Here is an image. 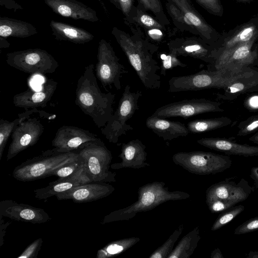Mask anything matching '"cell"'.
Listing matches in <instances>:
<instances>
[{
	"label": "cell",
	"mask_w": 258,
	"mask_h": 258,
	"mask_svg": "<svg viewBox=\"0 0 258 258\" xmlns=\"http://www.w3.org/2000/svg\"><path fill=\"white\" fill-rule=\"evenodd\" d=\"M221 104L205 98L185 99L170 103L157 108L153 114L160 118L180 117L186 118L208 112H222Z\"/></svg>",
	"instance_id": "obj_13"
},
{
	"label": "cell",
	"mask_w": 258,
	"mask_h": 258,
	"mask_svg": "<svg viewBox=\"0 0 258 258\" xmlns=\"http://www.w3.org/2000/svg\"><path fill=\"white\" fill-rule=\"evenodd\" d=\"M250 177L254 181L253 187L254 189H256L258 187V166L251 168Z\"/></svg>",
	"instance_id": "obj_51"
},
{
	"label": "cell",
	"mask_w": 258,
	"mask_h": 258,
	"mask_svg": "<svg viewBox=\"0 0 258 258\" xmlns=\"http://www.w3.org/2000/svg\"><path fill=\"white\" fill-rule=\"evenodd\" d=\"M257 34V30L254 25H244L225 40L223 44V49L229 48L240 43L251 41L255 39Z\"/></svg>",
	"instance_id": "obj_33"
},
{
	"label": "cell",
	"mask_w": 258,
	"mask_h": 258,
	"mask_svg": "<svg viewBox=\"0 0 258 258\" xmlns=\"http://www.w3.org/2000/svg\"><path fill=\"white\" fill-rule=\"evenodd\" d=\"M23 117V113L19 114L18 117L12 121L1 118L0 119V161L10 136Z\"/></svg>",
	"instance_id": "obj_36"
},
{
	"label": "cell",
	"mask_w": 258,
	"mask_h": 258,
	"mask_svg": "<svg viewBox=\"0 0 258 258\" xmlns=\"http://www.w3.org/2000/svg\"><path fill=\"white\" fill-rule=\"evenodd\" d=\"M50 27L55 38L76 44H84L92 41L94 36L89 32L68 24L51 20Z\"/></svg>",
	"instance_id": "obj_25"
},
{
	"label": "cell",
	"mask_w": 258,
	"mask_h": 258,
	"mask_svg": "<svg viewBox=\"0 0 258 258\" xmlns=\"http://www.w3.org/2000/svg\"><path fill=\"white\" fill-rule=\"evenodd\" d=\"M79 157L76 151L60 152L53 148L22 162L14 168L12 175L15 179L22 182L44 178L51 176L55 169Z\"/></svg>",
	"instance_id": "obj_4"
},
{
	"label": "cell",
	"mask_w": 258,
	"mask_h": 258,
	"mask_svg": "<svg viewBox=\"0 0 258 258\" xmlns=\"http://www.w3.org/2000/svg\"><path fill=\"white\" fill-rule=\"evenodd\" d=\"M245 107L250 111L258 110V95H252L248 97L244 101Z\"/></svg>",
	"instance_id": "obj_47"
},
{
	"label": "cell",
	"mask_w": 258,
	"mask_h": 258,
	"mask_svg": "<svg viewBox=\"0 0 258 258\" xmlns=\"http://www.w3.org/2000/svg\"><path fill=\"white\" fill-rule=\"evenodd\" d=\"M199 226L185 235L167 258H190L201 239Z\"/></svg>",
	"instance_id": "obj_28"
},
{
	"label": "cell",
	"mask_w": 258,
	"mask_h": 258,
	"mask_svg": "<svg viewBox=\"0 0 258 258\" xmlns=\"http://www.w3.org/2000/svg\"><path fill=\"white\" fill-rule=\"evenodd\" d=\"M99 2L102 4V7L104 8V10L106 11V9H105V7H104V5H103V3L101 0H99Z\"/></svg>",
	"instance_id": "obj_56"
},
{
	"label": "cell",
	"mask_w": 258,
	"mask_h": 258,
	"mask_svg": "<svg viewBox=\"0 0 258 258\" xmlns=\"http://www.w3.org/2000/svg\"><path fill=\"white\" fill-rule=\"evenodd\" d=\"M124 15V18L128 17L130 12L134 6V0H108Z\"/></svg>",
	"instance_id": "obj_45"
},
{
	"label": "cell",
	"mask_w": 258,
	"mask_h": 258,
	"mask_svg": "<svg viewBox=\"0 0 258 258\" xmlns=\"http://www.w3.org/2000/svg\"><path fill=\"white\" fill-rule=\"evenodd\" d=\"M133 35L114 27L111 34L124 53L131 65L145 87L158 89L161 78L157 73L160 67L153 57L159 47L143 35L132 31Z\"/></svg>",
	"instance_id": "obj_1"
},
{
	"label": "cell",
	"mask_w": 258,
	"mask_h": 258,
	"mask_svg": "<svg viewBox=\"0 0 258 258\" xmlns=\"http://www.w3.org/2000/svg\"><path fill=\"white\" fill-rule=\"evenodd\" d=\"M146 146L139 139L132 140L122 144L120 154L118 157L121 159L119 163L111 164L112 169L129 168L140 169L150 165L146 162L147 153Z\"/></svg>",
	"instance_id": "obj_21"
},
{
	"label": "cell",
	"mask_w": 258,
	"mask_h": 258,
	"mask_svg": "<svg viewBox=\"0 0 258 258\" xmlns=\"http://www.w3.org/2000/svg\"><path fill=\"white\" fill-rule=\"evenodd\" d=\"M10 45V43L6 40V38L0 37V48H8Z\"/></svg>",
	"instance_id": "obj_53"
},
{
	"label": "cell",
	"mask_w": 258,
	"mask_h": 258,
	"mask_svg": "<svg viewBox=\"0 0 258 258\" xmlns=\"http://www.w3.org/2000/svg\"><path fill=\"white\" fill-rule=\"evenodd\" d=\"M57 86V82L52 79H47L39 90L28 89L15 94L13 103L16 107L24 108L45 107L53 95Z\"/></svg>",
	"instance_id": "obj_19"
},
{
	"label": "cell",
	"mask_w": 258,
	"mask_h": 258,
	"mask_svg": "<svg viewBox=\"0 0 258 258\" xmlns=\"http://www.w3.org/2000/svg\"><path fill=\"white\" fill-rule=\"evenodd\" d=\"M199 5L210 13L221 16L223 8L219 0H195Z\"/></svg>",
	"instance_id": "obj_42"
},
{
	"label": "cell",
	"mask_w": 258,
	"mask_h": 258,
	"mask_svg": "<svg viewBox=\"0 0 258 258\" xmlns=\"http://www.w3.org/2000/svg\"><path fill=\"white\" fill-rule=\"evenodd\" d=\"M142 95L139 91L132 92L130 86L126 85L116 110L106 124L101 128L102 134L109 142L117 143L120 137L133 130L127 121L139 110L138 103Z\"/></svg>",
	"instance_id": "obj_7"
},
{
	"label": "cell",
	"mask_w": 258,
	"mask_h": 258,
	"mask_svg": "<svg viewBox=\"0 0 258 258\" xmlns=\"http://www.w3.org/2000/svg\"><path fill=\"white\" fill-rule=\"evenodd\" d=\"M114 190L107 182H91L74 187L55 197L58 200H72L75 203H83L106 198Z\"/></svg>",
	"instance_id": "obj_17"
},
{
	"label": "cell",
	"mask_w": 258,
	"mask_h": 258,
	"mask_svg": "<svg viewBox=\"0 0 258 258\" xmlns=\"http://www.w3.org/2000/svg\"><path fill=\"white\" fill-rule=\"evenodd\" d=\"M175 4L180 10L194 9L190 0H169Z\"/></svg>",
	"instance_id": "obj_50"
},
{
	"label": "cell",
	"mask_w": 258,
	"mask_h": 258,
	"mask_svg": "<svg viewBox=\"0 0 258 258\" xmlns=\"http://www.w3.org/2000/svg\"><path fill=\"white\" fill-rule=\"evenodd\" d=\"M231 122V120L227 117L198 119L189 121L187 127L190 133L199 134L226 126Z\"/></svg>",
	"instance_id": "obj_31"
},
{
	"label": "cell",
	"mask_w": 258,
	"mask_h": 258,
	"mask_svg": "<svg viewBox=\"0 0 258 258\" xmlns=\"http://www.w3.org/2000/svg\"><path fill=\"white\" fill-rule=\"evenodd\" d=\"M183 224H181L170 235L167 240L157 248L149 256L150 258H167L173 250L175 242L183 230Z\"/></svg>",
	"instance_id": "obj_35"
},
{
	"label": "cell",
	"mask_w": 258,
	"mask_h": 258,
	"mask_svg": "<svg viewBox=\"0 0 258 258\" xmlns=\"http://www.w3.org/2000/svg\"><path fill=\"white\" fill-rule=\"evenodd\" d=\"M36 108L23 112V117L11 135L12 141L7 155L9 161L22 151L34 145L43 134L44 126L40 119L30 117Z\"/></svg>",
	"instance_id": "obj_11"
},
{
	"label": "cell",
	"mask_w": 258,
	"mask_h": 258,
	"mask_svg": "<svg viewBox=\"0 0 258 258\" xmlns=\"http://www.w3.org/2000/svg\"><path fill=\"white\" fill-rule=\"evenodd\" d=\"M197 142L203 146L227 155L244 157L258 156V147L239 144L226 139L203 138L199 139Z\"/></svg>",
	"instance_id": "obj_23"
},
{
	"label": "cell",
	"mask_w": 258,
	"mask_h": 258,
	"mask_svg": "<svg viewBox=\"0 0 258 258\" xmlns=\"http://www.w3.org/2000/svg\"><path fill=\"white\" fill-rule=\"evenodd\" d=\"M89 182L91 181L86 174L83 165L73 175L64 179H57L44 187L34 189V196L38 200H46L74 187Z\"/></svg>",
	"instance_id": "obj_22"
},
{
	"label": "cell",
	"mask_w": 258,
	"mask_h": 258,
	"mask_svg": "<svg viewBox=\"0 0 258 258\" xmlns=\"http://www.w3.org/2000/svg\"><path fill=\"white\" fill-rule=\"evenodd\" d=\"M211 258H224V256L219 248H217L213 250L210 255Z\"/></svg>",
	"instance_id": "obj_52"
},
{
	"label": "cell",
	"mask_w": 258,
	"mask_h": 258,
	"mask_svg": "<svg viewBox=\"0 0 258 258\" xmlns=\"http://www.w3.org/2000/svg\"><path fill=\"white\" fill-rule=\"evenodd\" d=\"M249 140L254 143L258 144V132L250 137Z\"/></svg>",
	"instance_id": "obj_55"
},
{
	"label": "cell",
	"mask_w": 258,
	"mask_h": 258,
	"mask_svg": "<svg viewBox=\"0 0 258 258\" xmlns=\"http://www.w3.org/2000/svg\"><path fill=\"white\" fill-rule=\"evenodd\" d=\"M165 185L163 181H155L141 186L138 189L137 201L106 215L101 223L104 224L128 220L133 218L137 213L151 210L164 203L185 200L190 197V195L186 192L179 190L170 191Z\"/></svg>",
	"instance_id": "obj_3"
},
{
	"label": "cell",
	"mask_w": 258,
	"mask_h": 258,
	"mask_svg": "<svg viewBox=\"0 0 258 258\" xmlns=\"http://www.w3.org/2000/svg\"><path fill=\"white\" fill-rule=\"evenodd\" d=\"M167 13L175 27L181 32H188L198 36V32L183 12L173 3L167 0L165 4Z\"/></svg>",
	"instance_id": "obj_32"
},
{
	"label": "cell",
	"mask_w": 258,
	"mask_h": 258,
	"mask_svg": "<svg viewBox=\"0 0 258 258\" xmlns=\"http://www.w3.org/2000/svg\"><path fill=\"white\" fill-rule=\"evenodd\" d=\"M44 3L54 13L63 17L91 22L99 21L94 10L77 0H44Z\"/></svg>",
	"instance_id": "obj_20"
},
{
	"label": "cell",
	"mask_w": 258,
	"mask_h": 258,
	"mask_svg": "<svg viewBox=\"0 0 258 258\" xmlns=\"http://www.w3.org/2000/svg\"><path fill=\"white\" fill-rule=\"evenodd\" d=\"M0 246L1 247L4 243L5 236L7 227L11 224L10 221L6 222L3 217H0Z\"/></svg>",
	"instance_id": "obj_48"
},
{
	"label": "cell",
	"mask_w": 258,
	"mask_h": 258,
	"mask_svg": "<svg viewBox=\"0 0 258 258\" xmlns=\"http://www.w3.org/2000/svg\"><path fill=\"white\" fill-rule=\"evenodd\" d=\"M138 5L145 11L151 12L161 24L165 26L170 24L163 10L161 0H138Z\"/></svg>",
	"instance_id": "obj_34"
},
{
	"label": "cell",
	"mask_w": 258,
	"mask_h": 258,
	"mask_svg": "<svg viewBox=\"0 0 258 258\" xmlns=\"http://www.w3.org/2000/svg\"><path fill=\"white\" fill-rule=\"evenodd\" d=\"M247 258H258V251H250L246 255Z\"/></svg>",
	"instance_id": "obj_54"
},
{
	"label": "cell",
	"mask_w": 258,
	"mask_h": 258,
	"mask_svg": "<svg viewBox=\"0 0 258 258\" xmlns=\"http://www.w3.org/2000/svg\"><path fill=\"white\" fill-rule=\"evenodd\" d=\"M38 33L31 23L7 17H0V37L26 38Z\"/></svg>",
	"instance_id": "obj_26"
},
{
	"label": "cell",
	"mask_w": 258,
	"mask_h": 258,
	"mask_svg": "<svg viewBox=\"0 0 258 258\" xmlns=\"http://www.w3.org/2000/svg\"><path fill=\"white\" fill-rule=\"evenodd\" d=\"M244 210V206L242 205L234 206L224 212L219 214L213 223L212 231H216L224 226L231 222L236 216L239 215Z\"/></svg>",
	"instance_id": "obj_37"
},
{
	"label": "cell",
	"mask_w": 258,
	"mask_h": 258,
	"mask_svg": "<svg viewBox=\"0 0 258 258\" xmlns=\"http://www.w3.org/2000/svg\"><path fill=\"white\" fill-rule=\"evenodd\" d=\"M207 42L200 37H184L171 40L167 46L169 50L178 56H189L208 62L212 57L213 51Z\"/></svg>",
	"instance_id": "obj_18"
},
{
	"label": "cell",
	"mask_w": 258,
	"mask_h": 258,
	"mask_svg": "<svg viewBox=\"0 0 258 258\" xmlns=\"http://www.w3.org/2000/svg\"><path fill=\"white\" fill-rule=\"evenodd\" d=\"M82 160L91 182H114L115 172L109 170L112 156L99 138L85 143L75 151Z\"/></svg>",
	"instance_id": "obj_6"
},
{
	"label": "cell",
	"mask_w": 258,
	"mask_h": 258,
	"mask_svg": "<svg viewBox=\"0 0 258 258\" xmlns=\"http://www.w3.org/2000/svg\"><path fill=\"white\" fill-rule=\"evenodd\" d=\"M0 217L32 224L44 223L51 219L49 214L43 209L18 203L11 200L0 202Z\"/></svg>",
	"instance_id": "obj_14"
},
{
	"label": "cell",
	"mask_w": 258,
	"mask_h": 258,
	"mask_svg": "<svg viewBox=\"0 0 258 258\" xmlns=\"http://www.w3.org/2000/svg\"><path fill=\"white\" fill-rule=\"evenodd\" d=\"M124 21L129 27L135 26V28H142L144 31L152 29H160L165 31L167 30L166 26L138 5L133 7L128 17L124 18Z\"/></svg>",
	"instance_id": "obj_27"
},
{
	"label": "cell",
	"mask_w": 258,
	"mask_h": 258,
	"mask_svg": "<svg viewBox=\"0 0 258 258\" xmlns=\"http://www.w3.org/2000/svg\"><path fill=\"white\" fill-rule=\"evenodd\" d=\"M94 69V64L87 66L79 79L75 104L85 114L91 118L98 128H101L113 114L115 94L101 91Z\"/></svg>",
	"instance_id": "obj_2"
},
{
	"label": "cell",
	"mask_w": 258,
	"mask_h": 258,
	"mask_svg": "<svg viewBox=\"0 0 258 258\" xmlns=\"http://www.w3.org/2000/svg\"><path fill=\"white\" fill-rule=\"evenodd\" d=\"M208 207L212 213H217L223 212L235 206L236 202L224 200L219 199H213L206 201Z\"/></svg>",
	"instance_id": "obj_41"
},
{
	"label": "cell",
	"mask_w": 258,
	"mask_h": 258,
	"mask_svg": "<svg viewBox=\"0 0 258 258\" xmlns=\"http://www.w3.org/2000/svg\"><path fill=\"white\" fill-rule=\"evenodd\" d=\"M258 230V216L250 218L239 225L235 229L234 234H246Z\"/></svg>",
	"instance_id": "obj_44"
},
{
	"label": "cell",
	"mask_w": 258,
	"mask_h": 258,
	"mask_svg": "<svg viewBox=\"0 0 258 258\" xmlns=\"http://www.w3.org/2000/svg\"><path fill=\"white\" fill-rule=\"evenodd\" d=\"M234 178H228L210 186L206 191V201L213 199L233 201L237 203L246 200L252 188L244 178L236 183Z\"/></svg>",
	"instance_id": "obj_15"
},
{
	"label": "cell",
	"mask_w": 258,
	"mask_h": 258,
	"mask_svg": "<svg viewBox=\"0 0 258 258\" xmlns=\"http://www.w3.org/2000/svg\"><path fill=\"white\" fill-rule=\"evenodd\" d=\"M98 138L97 135L89 131L75 126L63 125L57 130L52 145L58 152H73L82 144Z\"/></svg>",
	"instance_id": "obj_16"
},
{
	"label": "cell",
	"mask_w": 258,
	"mask_h": 258,
	"mask_svg": "<svg viewBox=\"0 0 258 258\" xmlns=\"http://www.w3.org/2000/svg\"><path fill=\"white\" fill-rule=\"evenodd\" d=\"M165 31L160 29H152L144 31L145 33L142 34L149 41L152 40L154 42H159L163 40L165 36Z\"/></svg>",
	"instance_id": "obj_46"
},
{
	"label": "cell",
	"mask_w": 258,
	"mask_h": 258,
	"mask_svg": "<svg viewBox=\"0 0 258 258\" xmlns=\"http://www.w3.org/2000/svg\"><path fill=\"white\" fill-rule=\"evenodd\" d=\"M255 39L223 49L215 61V70L230 74L243 72V68L252 63L256 57V52L251 50Z\"/></svg>",
	"instance_id": "obj_12"
},
{
	"label": "cell",
	"mask_w": 258,
	"mask_h": 258,
	"mask_svg": "<svg viewBox=\"0 0 258 258\" xmlns=\"http://www.w3.org/2000/svg\"><path fill=\"white\" fill-rule=\"evenodd\" d=\"M83 165V162L79 156L78 159L62 165L54 170L51 173V176H56L58 179L68 178L78 171Z\"/></svg>",
	"instance_id": "obj_38"
},
{
	"label": "cell",
	"mask_w": 258,
	"mask_h": 258,
	"mask_svg": "<svg viewBox=\"0 0 258 258\" xmlns=\"http://www.w3.org/2000/svg\"><path fill=\"white\" fill-rule=\"evenodd\" d=\"M237 136H245L258 131V115L252 116L239 124Z\"/></svg>",
	"instance_id": "obj_40"
},
{
	"label": "cell",
	"mask_w": 258,
	"mask_h": 258,
	"mask_svg": "<svg viewBox=\"0 0 258 258\" xmlns=\"http://www.w3.org/2000/svg\"><path fill=\"white\" fill-rule=\"evenodd\" d=\"M140 240L138 237L124 238L113 241L97 252V258H109L116 256L131 248Z\"/></svg>",
	"instance_id": "obj_29"
},
{
	"label": "cell",
	"mask_w": 258,
	"mask_h": 258,
	"mask_svg": "<svg viewBox=\"0 0 258 258\" xmlns=\"http://www.w3.org/2000/svg\"><path fill=\"white\" fill-rule=\"evenodd\" d=\"M174 52L169 51L167 54L161 55V64L160 66V75L165 76L166 71L174 68L179 67L184 68L187 65L181 61Z\"/></svg>",
	"instance_id": "obj_39"
},
{
	"label": "cell",
	"mask_w": 258,
	"mask_h": 258,
	"mask_svg": "<svg viewBox=\"0 0 258 258\" xmlns=\"http://www.w3.org/2000/svg\"><path fill=\"white\" fill-rule=\"evenodd\" d=\"M0 5L14 11L23 9L20 5L14 0H0Z\"/></svg>",
	"instance_id": "obj_49"
},
{
	"label": "cell",
	"mask_w": 258,
	"mask_h": 258,
	"mask_svg": "<svg viewBox=\"0 0 258 258\" xmlns=\"http://www.w3.org/2000/svg\"><path fill=\"white\" fill-rule=\"evenodd\" d=\"M172 160L190 173L202 175L222 172L232 164L227 156L204 151L178 152L173 155Z\"/></svg>",
	"instance_id": "obj_8"
},
{
	"label": "cell",
	"mask_w": 258,
	"mask_h": 258,
	"mask_svg": "<svg viewBox=\"0 0 258 258\" xmlns=\"http://www.w3.org/2000/svg\"><path fill=\"white\" fill-rule=\"evenodd\" d=\"M6 62L11 67L32 75L52 74L58 67V63L53 56L40 48L8 53Z\"/></svg>",
	"instance_id": "obj_9"
},
{
	"label": "cell",
	"mask_w": 258,
	"mask_h": 258,
	"mask_svg": "<svg viewBox=\"0 0 258 258\" xmlns=\"http://www.w3.org/2000/svg\"><path fill=\"white\" fill-rule=\"evenodd\" d=\"M146 125L164 140H172L180 137H186L190 133L185 125L178 121H171L153 114L149 116Z\"/></svg>",
	"instance_id": "obj_24"
},
{
	"label": "cell",
	"mask_w": 258,
	"mask_h": 258,
	"mask_svg": "<svg viewBox=\"0 0 258 258\" xmlns=\"http://www.w3.org/2000/svg\"><path fill=\"white\" fill-rule=\"evenodd\" d=\"M197 30L198 36L206 41H211L216 36V31L209 25L194 9L181 10Z\"/></svg>",
	"instance_id": "obj_30"
},
{
	"label": "cell",
	"mask_w": 258,
	"mask_h": 258,
	"mask_svg": "<svg viewBox=\"0 0 258 258\" xmlns=\"http://www.w3.org/2000/svg\"><path fill=\"white\" fill-rule=\"evenodd\" d=\"M42 243L41 238H37L28 245L18 258H36Z\"/></svg>",
	"instance_id": "obj_43"
},
{
	"label": "cell",
	"mask_w": 258,
	"mask_h": 258,
	"mask_svg": "<svg viewBox=\"0 0 258 258\" xmlns=\"http://www.w3.org/2000/svg\"><path fill=\"white\" fill-rule=\"evenodd\" d=\"M252 76L243 73L230 74L219 71L202 70L194 74L173 77L168 81V92L175 93L210 88L226 89L235 82Z\"/></svg>",
	"instance_id": "obj_5"
},
{
	"label": "cell",
	"mask_w": 258,
	"mask_h": 258,
	"mask_svg": "<svg viewBox=\"0 0 258 258\" xmlns=\"http://www.w3.org/2000/svg\"><path fill=\"white\" fill-rule=\"evenodd\" d=\"M98 44L96 76L104 88L114 87L120 90V79L127 72L109 42L102 39Z\"/></svg>",
	"instance_id": "obj_10"
}]
</instances>
